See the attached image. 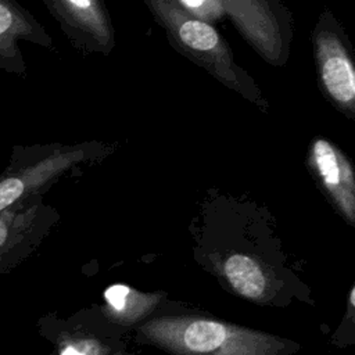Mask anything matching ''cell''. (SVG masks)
<instances>
[{"mask_svg":"<svg viewBox=\"0 0 355 355\" xmlns=\"http://www.w3.org/2000/svg\"><path fill=\"white\" fill-rule=\"evenodd\" d=\"M57 355H107L105 347L92 336L61 330L55 337Z\"/></svg>","mask_w":355,"mask_h":355,"instance_id":"obj_12","label":"cell"},{"mask_svg":"<svg viewBox=\"0 0 355 355\" xmlns=\"http://www.w3.org/2000/svg\"><path fill=\"white\" fill-rule=\"evenodd\" d=\"M143 3L164 28L176 51L262 111L268 110L269 104L258 85L236 62L227 43L211 24L184 10L178 0H143Z\"/></svg>","mask_w":355,"mask_h":355,"instance_id":"obj_1","label":"cell"},{"mask_svg":"<svg viewBox=\"0 0 355 355\" xmlns=\"http://www.w3.org/2000/svg\"><path fill=\"white\" fill-rule=\"evenodd\" d=\"M319 86L330 104L355 118V67L347 36L330 12L320 14L312 33Z\"/></svg>","mask_w":355,"mask_h":355,"instance_id":"obj_4","label":"cell"},{"mask_svg":"<svg viewBox=\"0 0 355 355\" xmlns=\"http://www.w3.org/2000/svg\"><path fill=\"white\" fill-rule=\"evenodd\" d=\"M75 47L108 54L115 46L103 0H42Z\"/></svg>","mask_w":355,"mask_h":355,"instance_id":"obj_7","label":"cell"},{"mask_svg":"<svg viewBox=\"0 0 355 355\" xmlns=\"http://www.w3.org/2000/svg\"><path fill=\"white\" fill-rule=\"evenodd\" d=\"M308 165L338 212L355 222V173L347 155L324 137H316L309 144Z\"/></svg>","mask_w":355,"mask_h":355,"instance_id":"obj_8","label":"cell"},{"mask_svg":"<svg viewBox=\"0 0 355 355\" xmlns=\"http://www.w3.org/2000/svg\"><path fill=\"white\" fill-rule=\"evenodd\" d=\"M140 334L172 355H282L291 343L269 333L200 316H159Z\"/></svg>","mask_w":355,"mask_h":355,"instance_id":"obj_2","label":"cell"},{"mask_svg":"<svg viewBox=\"0 0 355 355\" xmlns=\"http://www.w3.org/2000/svg\"><path fill=\"white\" fill-rule=\"evenodd\" d=\"M178 3L184 10L208 24L226 15L222 0H178Z\"/></svg>","mask_w":355,"mask_h":355,"instance_id":"obj_13","label":"cell"},{"mask_svg":"<svg viewBox=\"0 0 355 355\" xmlns=\"http://www.w3.org/2000/svg\"><path fill=\"white\" fill-rule=\"evenodd\" d=\"M226 15L259 57L275 67L290 54V15L279 0H222Z\"/></svg>","mask_w":355,"mask_h":355,"instance_id":"obj_5","label":"cell"},{"mask_svg":"<svg viewBox=\"0 0 355 355\" xmlns=\"http://www.w3.org/2000/svg\"><path fill=\"white\" fill-rule=\"evenodd\" d=\"M86 158L82 147L14 146L10 162L0 173V211L31 197L42 196L61 175Z\"/></svg>","mask_w":355,"mask_h":355,"instance_id":"obj_3","label":"cell"},{"mask_svg":"<svg viewBox=\"0 0 355 355\" xmlns=\"http://www.w3.org/2000/svg\"><path fill=\"white\" fill-rule=\"evenodd\" d=\"M53 219L42 196H31L0 211V277L24 262L37 247Z\"/></svg>","mask_w":355,"mask_h":355,"instance_id":"obj_6","label":"cell"},{"mask_svg":"<svg viewBox=\"0 0 355 355\" xmlns=\"http://www.w3.org/2000/svg\"><path fill=\"white\" fill-rule=\"evenodd\" d=\"M222 273L230 287L247 300L261 302L272 295V283L266 269L248 254H230L222 263Z\"/></svg>","mask_w":355,"mask_h":355,"instance_id":"obj_10","label":"cell"},{"mask_svg":"<svg viewBox=\"0 0 355 355\" xmlns=\"http://www.w3.org/2000/svg\"><path fill=\"white\" fill-rule=\"evenodd\" d=\"M159 300V294L143 293L126 284H112L104 291V313L112 322L133 324L150 315Z\"/></svg>","mask_w":355,"mask_h":355,"instance_id":"obj_11","label":"cell"},{"mask_svg":"<svg viewBox=\"0 0 355 355\" xmlns=\"http://www.w3.org/2000/svg\"><path fill=\"white\" fill-rule=\"evenodd\" d=\"M53 49L51 36L43 25L17 0H0V68L25 79L26 64L19 42Z\"/></svg>","mask_w":355,"mask_h":355,"instance_id":"obj_9","label":"cell"}]
</instances>
